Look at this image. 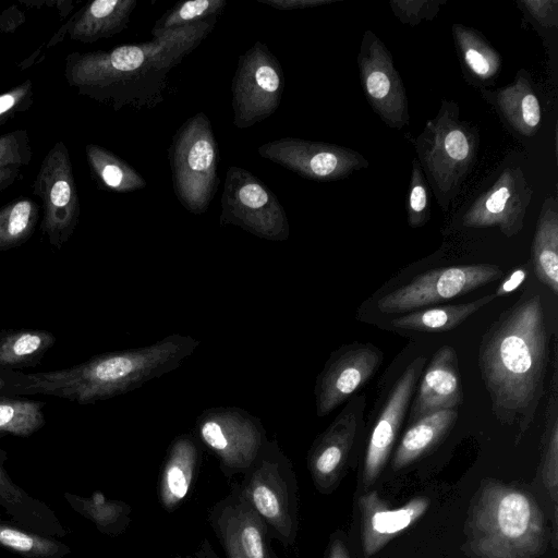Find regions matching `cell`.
<instances>
[{
    "label": "cell",
    "instance_id": "obj_16",
    "mask_svg": "<svg viewBox=\"0 0 558 558\" xmlns=\"http://www.w3.org/2000/svg\"><path fill=\"white\" fill-rule=\"evenodd\" d=\"M533 197V190L520 167L505 168L494 184L478 195L462 216L466 228L497 227L504 235H517L524 227V218Z\"/></svg>",
    "mask_w": 558,
    "mask_h": 558
},
{
    "label": "cell",
    "instance_id": "obj_36",
    "mask_svg": "<svg viewBox=\"0 0 558 558\" xmlns=\"http://www.w3.org/2000/svg\"><path fill=\"white\" fill-rule=\"evenodd\" d=\"M40 401L0 397V435L28 437L45 425Z\"/></svg>",
    "mask_w": 558,
    "mask_h": 558
},
{
    "label": "cell",
    "instance_id": "obj_32",
    "mask_svg": "<svg viewBox=\"0 0 558 558\" xmlns=\"http://www.w3.org/2000/svg\"><path fill=\"white\" fill-rule=\"evenodd\" d=\"M56 343V336L40 329L0 332V366L21 368L37 364Z\"/></svg>",
    "mask_w": 558,
    "mask_h": 558
},
{
    "label": "cell",
    "instance_id": "obj_30",
    "mask_svg": "<svg viewBox=\"0 0 558 558\" xmlns=\"http://www.w3.org/2000/svg\"><path fill=\"white\" fill-rule=\"evenodd\" d=\"M85 155L93 177L106 190L131 193L147 184L130 163L100 145L87 144Z\"/></svg>",
    "mask_w": 558,
    "mask_h": 558
},
{
    "label": "cell",
    "instance_id": "obj_11",
    "mask_svg": "<svg viewBox=\"0 0 558 558\" xmlns=\"http://www.w3.org/2000/svg\"><path fill=\"white\" fill-rule=\"evenodd\" d=\"M33 193L43 204V233L52 246L61 248L73 234L81 214L72 161L62 140L57 141L44 157Z\"/></svg>",
    "mask_w": 558,
    "mask_h": 558
},
{
    "label": "cell",
    "instance_id": "obj_47",
    "mask_svg": "<svg viewBox=\"0 0 558 558\" xmlns=\"http://www.w3.org/2000/svg\"><path fill=\"white\" fill-rule=\"evenodd\" d=\"M327 558H350L343 541L336 536L330 541Z\"/></svg>",
    "mask_w": 558,
    "mask_h": 558
},
{
    "label": "cell",
    "instance_id": "obj_40",
    "mask_svg": "<svg viewBox=\"0 0 558 558\" xmlns=\"http://www.w3.org/2000/svg\"><path fill=\"white\" fill-rule=\"evenodd\" d=\"M445 3L446 0H393L389 5L400 22L417 26L422 21L434 20Z\"/></svg>",
    "mask_w": 558,
    "mask_h": 558
},
{
    "label": "cell",
    "instance_id": "obj_42",
    "mask_svg": "<svg viewBox=\"0 0 558 558\" xmlns=\"http://www.w3.org/2000/svg\"><path fill=\"white\" fill-rule=\"evenodd\" d=\"M209 520L225 549L227 558H243L235 539L232 524L219 502L215 505L210 511Z\"/></svg>",
    "mask_w": 558,
    "mask_h": 558
},
{
    "label": "cell",
    "instance_id": "obj_31",
    "mask_svg": "<svg viewBox=\"0 0 558 558\" xmlns=\"http://www.w3.org/2000/svg\"><path fill=\"white\" fill-rule=\"evenodd\" d=\"M63 498L72 510L90 521L102 534L119 535L130 523V506L120 500L108 499L100 492L88 497L66 492Z\"/></svg>",
    "mask_w": 558,
    "mask_h": 558
},
{
    "label": "cell",
    "instance_id": "obj_17",
    "mask_svg": "<svg viewBox=\"0 0 558 558\" xmlns=\"http://www.w3.org/2000/svg\"><path fill=\"white\" fill-rule=\"evenodd\" d=\"M366 398L354 395L312 444L307 466L316 487L329 492L340 478L355 441L364 428Z\"/></svg>",
    "mask_w": 558,
    "mask_h": 558
},
{
    "label": "cell",
    "instance_id": "obj_43",
    "mask_svg": "<svg viewBox=\"0 0 558 558\" xmlns=\"http://www.w3.org/2000/svg\"><path fill=\"white\" fill-rule=\"evenodd\" d=\"M517 4L538 25L543 27L558 26V1L521 0Z\"/></svg>",
    "mask_w": 558,
    "mask_h": 558
},
{
    "label": "cell",
    "instance_id": "obj_7",
    "mask_svg": "<svg viewBox=\"0 0 558 558\" xmlns=\"http://www.w3.org/2000/svg\"><path fill=\"white\" fill-rule=\"evenodd\" d=\"M239 490L266 523L270 536L286 546L293 544L298 530L296 481L291 460L276 439L267 440Z\"/></svg>",
    "mask_w": 558,
    "mask_h": 558
},
{
    "label": "cell",
    "instance_id": "obj_9",
    "mask_svg": "<svg viewBox=\"0 0 558 558\" xmlns=\"http://www.w3.org/2000/svg\"><path fill=\"white\" fill-rule=\"evenodd\" d=\"M284 92V74L278 58L257 40L241 54L231 81L233 124L248 129L274 114Z\"/></svg>",
    "mask_w": 558,
    "mask_h": 558
},
{
    "label": "cell",
    "instance_id": "obj_21",
    "mask_svg": "<svg viewBox=\"0 0 558 558\" xmlns=\"http://www.w3.org/2000/svg\"><path fill=\"white\" fill-rule=\"evenodd\" d=\"M480 92L512 131L525 137L536 134L542 122V107L525 69L518 71L512 83L494 90L480 88Z\"/></svg>",
    "mask_w": 558,
    "mask_h": 558
},
{
    "label": "cell",
    "instance_id": "obj_5",
    "mask_svg": "<svg viewBox=\"0 0 558 558\" xmlns=\"http://www.w3.org/2000/svg\"><path fill=\"white\" fill-rule=\"evenodd\" d=\"M412 143L438 205L447 210L475 163L480 145L477 129L460 120L456 101L442 98L436 117L425 122Z\"/></svg>",
    "mask_w": 558,
    "mask_h": 558
},
{
    "label": "cell",
    "instance_id": "obj_22",
    "mask_svg": "<svg viewBox=\"0 0 558 558\" xmlns=\"http://www.w3.org/2000/svg\"><path fill=\"white\" fill-rule=\"evenodd\" d=\"M7 452L0 449V507L14 523L39 534L63 537L69 534L56 512L15 484L4 469Z\"/></svg>",
    "mask_w": 558,
    "mask_h": 558
},
{
    "label": "cell",
    "instance_id": "obj_38",
    "mask_svg": "<svg viewBox=\"0 0 558 558\" xmlns=\"http://www.w3.org/2000/svg\"><path fill=\"white\" fill-rule=\"evenodd\" d=\"M430 218V187L416 158L412 170L407 198V219L411 228H421Z\"/></svg>",
    "mask_w": 558,
    "mask_h": 558
},
{
    "label": "cell",
    "instance_id": "obj_15",
    "mask_svg": "<svg viewBox=\"0 0 558 558\" xmlns=\"http://www.w3.org/2000/svg\"><path fill=\"white\" fill-rule=\"evenodd\" d=\"M383 360V351L371 342L347 343L331 352L314 386L316 415L326 416L357 395Z\"/></svg>",
    "mask_w": 558,
    "mask_h": 558
},
{
    "label": "cell",
    "instance_id": "obj_41",
    "mask_svg": "<svg viewBox=\"0 0 558 558\" xmlns=\"http://www.w3.org/2000/svg\"><path fill=\"white\" fill-rule=\"evenodd\" d=\"M34 102V86L26 80L0 94V126L17 114L27 111Z\"/></svg>",
    "mask_w": 558,
    "mask_h": 558
},
{
    "label": "cell",
    "instance_id": "obj_35",
    "mask_svg": "<svg viewBox=\"0 0 558 558\" xmlns=\"http://www.w3.org/2000/svg\"><path fill=\"white\" fill-rule=\"evenodd\" d=\"M39 219V205L21 196L0 207V251L25 243L35 231Z\"/></svg>",
    "mask_w": 558,
    "mask_h": 558
},
{
    "label": "cell",
    "instance_id": "obj_1",
    "mask_svg": "<svg viewBox=\"0 0 558 558\" xmlns=\"http://www.w3.org/2000/svg\"><path fill=\"white\" fill-rule=\"evenodd\" d=\"M549 337L543 300L526 291L486 328L477 363L492 411L517 427L519 441L533 423L544 396Z\"/></svg>",
    "mask_w": 558,
    "mask_h": 558
},
{
    "label": "cell",
    "instance_id": "obj_39",
    "mask_svg": "<svg viewBox=\"0 0 558 558\" xmlns=\"http://www.w3.org/2000/svg\"><path fill=\"white\" fill-rule=\"evenodd\" d=\"M33 156L29 135L26 130H14L0 135V168L27 166Z\"/></svg>",
    "mask_w": 558,
    "mask_h": 558
},
{
    "label": "cell",
    "instance_id": "obj_49",
    "mask_svg": "<svg viewBox=\"0 0 558 558\" xmlns=\"http://www.w3.org/2000/svg\"><path fill=\"white\" fill-rule=\"evenodd\" d=\"M4 387H5L4 378H2V377L0 376V391H1V390H3V389H4Z\"/></svg>",
    "mask_w": 558,
    "mask_h": 558
},
{
    "label": "cell",
    "instance_id": "obj_3",
    "mask_svg": "<svg viewBox=\"0 0 558 558\" xmlns=\"http://www.w3.org/2000/svg\"><path fill=\"white\" fill-rule=\"evenodd\" d=\"M462 550L470 558H538L546 550L545 517L527 492L483 480L470 504Z\"/></svg>",
    "mask_w": 558,
    "mask_h": 558
},
{
    "label": "cell",
    "instance_id": "obj_8",
    "mask_svg": "<svg viewBox=\"0 0 558 558\" xmlns=\"http://www.w3.org/2000/svg\"><path fill=\"white\" fill-rule=\"evenodd\" d=\"M220 207V226H235L268 241L282 242L290 235L288 216L277 195L242 167L228 168Z\"/></svg>",
    "mask_w": 558,
    "mask_h": 558
},
{
    "label": "cell",
    "instance_id": "obj_19",
    "mask_svg": "<svg viewBox=\"0 0 558 558\" xmlns=\"http://www.w3.org/2000/svg\"><path fill=\"white\" fill-rule=\"evenodd\" d=\"M429 508V499L415 497L399 508H389L377 490L359 499L361 537L366 558L376 555L393 537L413 525Z\"/></svg>",
    "mask_w": 558,
    "mask_h": 558
},
{
    "label": "cell",
    "instance_id": "obj_4",
    "mask_svg": "<svg viewBox=\"0 0 558 558\" xmlns=\"http://www.w3.org/2000/svg\"><path fill=\"white\" fill-rule=\"evenodd\" d=\"M199 344L192 336L172 333L146 347L106 352L53 371L50 387L56 397L80 404L95 403L173 372Z\"/></svg>",
    "mask_w": 558,
    "mask_h": 558
},
{
    "label": "cell",
    "instance_id": "obj_23",
    "mask_svg": "<svg viewBox=\"0 0 558 558\" xmlns=\"http://www.w3.org/2000/svg\"><path fill=\"white\" fill-rule=\"evenodd\" d=\"M199 447L190 434H181L171 442L160 472L159 500L173 511L189 495L199 465Z\"/></svg>",
    "mask_w": 558,
    "mask_h": 558
},
{
    "label": "cell",
    "instance_id": "obj_6",
    "mask_svg": "<svg viewBox=\"0 0 558 558\" xmlns=\"http://www.w3.org/2000/svg\"><path fill=\"white\" fill-rule=\"evenodd\" d=\"M218 143L204 112L185 120L168 148L172 186L179 203L191 214L207 211L219 185Z\"/></svg>",
    "mask_w": 558,
    "mask_h": 558
},
{
    "label": "cell",
    "instance_id": "obj_25",
    "mask_svg": "<svg viewBox=\"0 0 558 558\" xmlns=\"http://www.w3.org/2000/svg\"><path fill=\"white\" fill-rule=\"evenodd\" d=\"M454 45L461 66L470 83L490 85L499 75L502 60L499 52L477 29L454 23L451 26Z\"/></svg>",
    "mask_w": 558,
    "mask_h": 558
},
{
    "label": "cell",
    "instance_id": "obj_13",
    "mask_svg": "<svg viewBox=\"0 0 558 558\" xmlns=\"http://www.w3.org/2000/svg\"><path fill=\"white\" fill-rule=\"evenodd\" d=\"M257 153L302 178L318 182L341 180L368 167L367 159L356 150L298 137L269 141Z\"/></svg>",
    "mask_w": 558,
    "mask_h": 558
},
{
    "label": "cell",
    "instance_id": "obj_26",
    "mask_svg": "<svg viewBox=\"0 0 558 558\" xmlns=\"http://www.w3.org/2000/svg\"><path fill=\"white\" fill-rule=\"evenodd\" d=\"M531 260L537 280L558 294V203L546 197L538 215L531 245Z\"/></svg>",
    "mask_w": 558,
    "mask_h": 558
},
{
    "label": "cell",
    "instance_id": "obj_24",
    "mask_svg": "<svg viewBox=\"0 0 558 558\" xmlns=\"http://www.w3.org/2000/svg\"><path fill=\"white\" fill-rule=\"evenodd\" d=\"M136 0H95L80 9L66 23L70 39L92 44L123 32Z\"/></svg>",
    "mask_w": 558,
    "mask_h": 558
},
{
    "label": "cell",
    "instance_id": "obj_46",
    "mask_svg": "<svg viewBox=\"0 0 558 558\" xmlns=\"http://www.w3.org/2000/svg\"><path fill=\"white\" fill-rule=\"evenodd\" d=\"M21 173V167L8 166L0 168V193L12 185Z\"/></svg>",
    "mask_w": 558,
    "mask_h": 558
},
{
    "label": "cell",
    "instance_id": "obj_12",
    "mask_svg": "<svg viewBox=\"0 0 558 558\" xmlns=\"http://www.w3.org/2000/svg\"><path fill=\"white\" fill-rule=\"evenodd\" d=\"M502 277V270L495 264L432 269L383 295L377 307L385 314L409 313L466 294Z\"/></svg>",
    "mask_w": 558,
    "mask_h": 558
},
{
    "label": "cell",
    "instance_id": "obj_28",
    "mask_svg": "<svg viewBox=\"0 0 558 558\" xmlns=\"http://www.w3.org/2000/svg\"><path fill=\"white\" fill-rule=\"evenodd\" d=\"M457 418L458 410H441L411 423L395 451L392 468L403 469L423 457L449 433Z\"/></svg>",
    "mask_w": 558,
    "mask_h": 558
},
{
    "label": "cell",
    "instance_id": "obj_45",
    "mask_svg": "<svg viewBox=\"0 0 558 558\" xmlns=\"http://www.w3.org/2000/svg\"><path fill=\"white\" fill-rule=\"evenodd\" d=\"M526 277V271L524 268L517 269L513 271L508 279H506L499 288L496 290L495 294L498 296L505 295L514 289H517L522 281H524Z\"/></svg>",
    "mask_w": 558,
    "mask_h": 558
},
{
    "label": "cell",
    "instance_id": "obj_18",
    "mask_svg": "<svg viewBox=\"0 0 558 558\" xmlns=\"http://www.w3.org/2000/svg\"><path fill=\"white\" fill-rule=\"evenodd\" d=\"M425 364V356L415 357L385 399L367 439L362 471L364 486L372 485L386 465Z\"/></svg>",
    "mask_w": 558,
    "mask_h": 558
},
{
    "label": "cell",
    "instance_id": "obj_2",
    "mask_svg": "<svg viewBox=\"0 0 558 558\" xmlns=\"http://www.w3.org/2000/svg\"><path fill=\"white\" fill-rule=\"evenodd\" d=\"M217 19L145 43L70 52L64 60L65 81L78 95L114 111L153 109L166 98L169 74L209 36Z\"/></svg>",
    "mask_w": 558,
    "mask_h": 558
},
{
    "label": "cell",
    "instance_id": "obj_50",
    "mask_svg": "<svg viewBox=\"0 0 558 558\" xmlns=\"http://www.w3.org/2000/svg\"><path fill=\"white\" fill-rule=\"evenodd\" d=\"M174 558H192V557H174Z\"/></svg>",
    "mask_w": 558,
    "mask_h": 558
},
{
    "label": "cell",
    "instance_id": "obj_34",
    "mask_svg": "<svg viewBox=\"0 0 558 558\" xmlns=\"http://www.w3.org/2000/svg\"><path fill=\"white\" fill-rule=\"evenodd\" d=\"M0 547L21 558H63L71 548L56 537L0 519Z\"/></svg>",
    "mask_w": 558,
    "mask_h": 558
},
{
    "label": "cell",
    "instance_id": "obj_48",
    "mask_svg": "<svg viewBox=\"0 0 558 558\" xmlns=\"http://www.w3.org/2000/svg\"><path fill=\"white\" fill-rule=\"evenodd\" d=\"M196 558H219L217 553L213 549V546L208 542V539H204L197 550H196Z\"/></svg>",
    "mask_w": 558,
    "mask_h": 558
},
{
    "label": "cell",
    "instance_id": "obj_29",
    "mask_svg": "<svg viewBox=\"0 0 558 558\" xmlns=\"http://www.w3.org/2000/svg\"><path fill=\"white\" fill-rule=\"evenodd\" d=\"M496 298L495 293H490L466 303L415 310L392 319L391 326L398 329L425 332L451 330Z\"/></svg>",
    "mask_w": 558,
    "mask_h": 558
},
{
    "label": "cell",
    "instance_id": "obj_27",
    "mask_svg": "<svg viewBox=\"0 0 558 558\" xmlns=\"http://www.w3.org/2000/svg\"><path fill=\"white\" fill-rule=\"evenodd\" d=\"M219 504L232 524L243 558H276L266 523L242 497L239 486Z\"/></svg>",
    "mask_w": 558,
    "mask_h": 558
},
{
    "label": "cell",
    "instance_id": "obj_33",
    "mask_svg": "<svg viewBox=\"0 0 558 558\" xmlns=\"http://www.w3.org/2000/svg\"><path fill=\"white\" fill-rule=\"evenodd\" d=\"M542 436V478L557 510L558 487V362L557 345H554L550 391L545 409Z\"/></svg>",
    "mask_w": 558,
    "mask_h": 558
},
{
    "label": "cell",
    "instance_id": "obj_14",
    "mask_svg": "<svg viewBox=\"0 0 558 558\" xmlns=\"http://www.w3.org/2000/svg\"><path fill=\"white\" fill-rule=\"evenodd\" d=\"M357 68L365 97L380 120L397 130L409 125V101L402 77L391 52L371 29L363 34Z\"/></svg>",
    "mask_w": 558,
    "mask_h": 558
},
{
    "label": "cell",
    "instance_id": "obj_20",
    "mask_svg": "<svg viewBox=\"0 0 558 558\" xmlns=\"http://www.w3.org/2000/svg\"><path fill=\"white\" fill-rule=\"evenodd\" d=\"M458 355L450 345L440 347L421 376L411 408L409 422L441 410H458L463 391Z\"/></svg>",
    "mask_w": 558,
    "mask_h": 558
},
{
    "label": "cell",
    "instance_id": "obj_10",
    "mask_svg": "<svg viewBox=\"0 0 558 558\" xmlns=\"http://www.w3.org/2000/svg\"><path fill=\"white\" fill-rule=\"evenodd\" d=\"M195 429L199 440L217 457L227 477L244 474L268 440L262 421L238 407L203 411Z\"/></svg>",
    "mask_w": 558,
    "mask_h": 558
},
{
    "label": "cell",
    "instance_id": "obj_44",
    "mask_svg": "<svg viewBox=\"0 0 558 558\" xmlns=\"http://www.w3.org/2000/svg\"><path fill=\"white\" fill-rule=\"evenodd\" d=\"M259 3L269 5L277 10L308 9L325 5L333 0H257Z\"/></svg>",
    "mask_w": 558,
    "mask_h": 558
},
{
    "label": "cell",
    "instance_id": "obj_37",
    "mask_svg": "<svg viewBox=\"0 0 558 558\" xmlns=\"http://www.w3.org/2000/svg\"><path fill=\"white\" fill-rule=\"evenodd\" d=\"M227 5L226 0H190L178 2L154 24L151 35L157 38L170 31L218 17Z\"/></svg>",
    "mask_w": 558,
    "mask_h": 558
}]
</instances>
